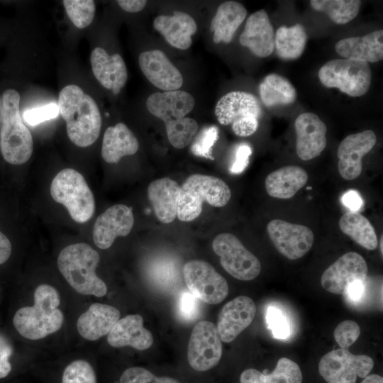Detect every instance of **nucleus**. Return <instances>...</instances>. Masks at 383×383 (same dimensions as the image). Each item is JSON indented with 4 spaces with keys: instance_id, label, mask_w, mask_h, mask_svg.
Here are the masks:
<instances>
[{
    "instance_id": "obj_1",
    "label": "nucleus",
    "mask_w": 383,
    "mask_h": 383,
    "mask_svg": "<svg viewBox=\"0 0 383 383\" xmlns=\"http://www.w3.org/2000/svg\"><path fill=\"white\" fill-rule=\"evenodd\" d=\"M60 113L66 122L70 140L85 148L98 138L101 127V116L94 99L78 86L70 84L59 94Z\"/></svg>"
},
{
    "instance_id": "obj_2",
    "label": "nucleus",
    "mask_w": 383,
    "mask_h": 383,
    "mask_svg": "<svg viewBox=\"0 0 383 383\" xmlns=\"http://www.w3.org/2000/svg\"><path fill=\"white\" fill-rule=\"evenodd\" d=\"M34 305L19 309L13 323L18 333L29 340H40L59 331L65 317L58 309L60 296L57 289L47 284L34 291Z\"/></svg>"
},
{
    "instance_id": "obj_3",
    "label": "nucleus",
    "mask_w": 383,
    "mask_h": 383,
    "mask_svg": "<svg viewBox=\"0 0 383 383\" xmlns=\"http://www.w3.org/2000/svg\"><path fill=\"white\" fill-rule=\"evenodd\" d=\"M99 253L87 243H74L63 248L57 257V267L70 285L84 295L104 296L105 282L96 274Z\"/></svg>"
},
{
    "instance_id": "obj_4",
    "label": "nucleus",
    "mask_w": 383,
    "mask_h": 383,
    "mask_svg": "<svg viewBox=\"0 0 383 383\" xmlns=\"http://www.w3.org/2000/svg\"><path fill=\"white\" fill-rule=\"evenodd\" d=\"M0 150L4 159L12 165L26 162L33 153V137L20 116V94L6 89L2 94Z\"/></svg>"
},
{
    "instance_id": "obj_5",
    "label": "nucleus",
    "mask_w": 383,
    "mask_h": 383,
    "mask_svg": "<svg viewBox=\"0 0 383 383\" xmlns=\"http://www.w3.org/2000/svg\"><path fill=\"white\" fill-rule=\"evenodd\" d=\"M231 197L229 187L220 178L192 174L180 186L177 216L182 221H194L201 214L204 201L215 207H222Z\"/></svg>"
},
{
    "instance_id": "obj_6",
    "label": "nucleus",
    "mask_w": 383,
    "mask_h": 383,
    "mask_svg": "<svg viewBox=\"0 0 383 383\" xmlns=\"http://www.w3.org/2000/svg\"><path fill=\"white\" fill-rule=\"evenodd\" d=\"M50 194L76 222L85 223L94 213V195L84 177L74 169L65 168L57 173L52 181Z\"/></svg>"
},
{
    "instance_id": "obj_7",
    "label": "nucleus",
    "mask_w": 383,
    "mask_h": 383,
    "mask_svg": "<svg viewBox=\"0 0 383 383\" xmlns=\"http://www.w3.org/2000/svg\"><path fill=\"white\" fill-rule=\"evenodd\" d=\"M214 112L221 125H231L236 135L247 137L257 131L262 109L253 94L234 91L226 94L218 101Z\"/></svg>"
},
{
    "instance_id": "obj_8",
    "label": "nucleus",
    "mask_w": 383,
    "mask_h": 383,
    "mask_svg": "<svg viewBox=\"0 0 383 383\" xmlns=\"http://www.w3.org/2000/svg\"><path fill=\"white\" fill-rule=\"evenodd\" d=\"M318 75L323 86L337 88L353 97L365 94L372 79L369 63L346 58L328 61L320 68Z\"/></svg>"
},
{
    "instance_id": "obj_9",
    "label": "nucleus",
    "mask_w": 383,
    "mask_h": 383,
    "mask_svg": "<svg viewBox=\"0 0 383 383\" xmlns=\"http://www.w3.org/2000/svg\"><path fill=\"white\" fill-rule=\"evenodd\" d=\"M215 253L220 257L223 269L235 279L250 281L261 271L257 257L250 252L233 234L222 233L212 243Z\"/></svg>"
},
{
    "instance_id": "obj_10",
    "label": "nucleus",
    "mask_w": 383,
    "mask_h": 383,
    "mask_svg": "<svg viewBox=\"0 0 383 383\" xmlns=\"http://www.w3.org/2000/svg\"><path fill=\"white\" fill-rule=\"evenodd\" d=\"M373 367L374 360L370 356L339 348L321 357L318 372L327 383H355L357 377L365 378Z\"/></svg>"
},
{
    "instance_id": "obj_11",
    "label": "nucleus",
    "mask_w": 383,
    "mask_h": 383,
    "mask_svg": "<svg viewBox=\"0 0 383 383\" xmlns=\"http://www.w3.org/2000/svg\"><path fill=\"white\" fill-rule=\"evenodd\" d=\"M183 276L189 291L205 303L219 304L228 294L226 280L207 262H187L183 267Z\"/></svg>"
},
{
    "instance_id": "obj_12",
    "label": "nucleus",
    "mask_w": 383,
    "mask_h": 383,
    "mask_svg": "<svg viewBox=\"0 0 383 383\" xmlns=\"http://www.w3.org/2000/svg\"><path fill=\"white\" fill-rule=\"evenodd\" d=\"M222 355V343L216 326L211 322L197 323L189 338L187 359L194 370L204 372L215 367Z\"/></svg>"
},
{
    "instance_id": "obj_13",
    "label": "nucleus",
    "mask_w": 383,
    "mask_h": 383,
    "mask_svg": "<svg viewBox=\"0 0 383 383\" xmlns=\"http://www.w3.org/2000/svg\"><path fill=\"white\" fill-rule=\"evenodd\" d=\"M270 240L278 252L289 260L304 256L312 248V231L303 225L274 219L267 225Z\"/></svg>"
},
{
    "instance_id": "obj_14",
    "label": "nucleus",
    "mask_w": 383,
    "mask_h": 383,
    "mask_svg": "<svg viewBox=\"0 0 383 383\" xmlns=\"http://www.w3.org/2000/svg\"><path fill=\"white\" fill-rule=\"evenodd\" d=\"M368 272L366 261L355 252L343 255L322 274L321 283L326 291L335 294H343L351 283L365 282Z\"/></svg>"
},
{
    "instance_id": "obj_15",
    "label": "nucleus",
    "mask_w": 383,
    "mask_h": 383,
    "mask_svg": "<svg viewBox=\"0 0 383 383\" xmlns=\"http://www.w3.org/2000/svg\"><path fill=\"white\" fill-rule=\"evenodd\" d=\"M376 135L372 130L350 134L345 137L338 148V172L346 180L357 178L362 170V157L374 146Z\"/></svg>"
},
{
    "instance_id": "obj_16",
    "label": "nucleus",
    "mask_w": 383,
    "mask_h": 383,
    "mask_svg": "<svg viewBox=\"0 0 383 383\" xmlns=\"http://www.w3.org/2000/svg\"><path fill=\"white\" fill-rule=\"evenodd\" d=\"M134 224L133 209L116 204L98 216L93 228V240L100 249H108L118 236H126Z\"/></svg>"
},
{
    "instance_id": "obj_17",
    "label": "nucleus",
    "mask_w": 383,
    "mask_h": 383,
    "mask_svg": "<svg viewBox=\"0 0 383 383\" xmlns=\"http://www.w3.org/2000/svg\"><path fill=\"white\" fill-rule=\"evenodd\" d=\"M294 128L298 157L307 161L320 155L327 143V127L324 122L316 114L306 112L296 118Z\"/></svg>"
},
{
    "instance_id": "obj_18",
    "label": "nucleus",
    "mask_w": 383,
    "mask_h": 383,
    "mask_svg": "<svg viewBox=\"0 0 383 383\" xmlns=\"http://www.w3.org/2000/svg\"><path fill=\"white\" fill-rule=\"evenodd\" d=\"M138 62L143 74L157 88L167 91L182 87V74L162 50L156 49L141 52Z\"/></svg>"
},
{
    "instance_id": "obj_19",
    "label": "nucleus",
    "mask_w": 383,
    "mask_h": 383,
    "mask_svg": "<svg viewBox=\"0 0 383 383\" xmlns=\"http://www.w3.org/2000/svg\"><path fill=\"white\" fill-rule=\"evenodd\" d=\"M256 313V306L252 299L239 296L226 303L221 310L217 330L222 341H233L250 325Z\"/></svg>"
},
{
    "instance_id": "obj_20",
    "label": "nucleus",
    "mask_w": 383,
    "mask_h": 383,
    "mask_svg": "<svg viewBox=\"0 0 383 383\" xmlns=\"http://www.w3.org/2000/svg\"><path fill=\"white\" fill-rule=\"evenodd\" d=\"M92 72L106 89L118 94L128 79V71L123 57L118 53L109 55L102 48H95L91 53Z\"/></svg>"
},
{
    "instance_id": "obj_21",
    "label": "nucleus",
    "mask_w": 383,
    "mask_h": 383,
    "mask_svg": "<svg viewBox=\"0 0 383 383\" xmlns=\"http://www.w3.org/2000/svg\"><path fill=\"white\" fill-rule=\"evenodd\" d=\"M240 43L259 57H266L272 53L274 49V28L264 9L248 17L240 35Z\"/></svg>"
},
{
    "instance_id": "obj_22",
    "label": "nucleus",
    "mask_w": 383,
    "mask_h": 383,
    "mask_svg": "<svg viewBox=\"0 0 383 383\" xmlns=\"http://www.w3.org/2000/svg\"><path fill=\"white\" fill-rule=\"evenodd\" d=\"M194 105L192 95L179 89L155 92L146 100L148 111L164 122L185 117L193 110Z\"/></svg>"
},
{
    "instance_id": "obj_23",
    "label": "nucleus",
    "mask_w": 383,
    "mask_h": 383,
    "mask_svg": "<svg viewBox=\"0 0 383 383\" xmlns=\"http://www.w3.org/2000/svg\"><path fill=\"white\" fill-rule=\"evenodd\" d=\"M107 342L114 348L130 346L143 350L152 345L153 337L143 327V317L139 314H131L116 323L107 335Z\"/></svg>"
},
{
    "instance_id": "obj_24",
    "label": "nucleus",
    "mask_w": 383,
    "mask_h": 383,
    "mask_svg": "<svg viewBox=\"0 0 383 383\" xmlns=\"http://www.w3.org/2000/svg\"><path fill=\"white\" fill-rule=\"evenodd\" d=\"M120 316L119 310L113 306L94 303L78 318L77 328L84 339L96 340L109 334Z\"/></svg>"
},
{
    "instance_id": "obj_25",
    "label": "nucleus",
    "mask_w": 383,
    "mask_h": 383,
    "mask_svg": "<svg viewBox=\"0 0 383 383\" xmlns=\"http://www.w3.org/2000/svg\"><path fill=\"white\" fill-rule=\"evenodd\" d=\"M153 26L170 45L180 50H187L192 45V36L197 31L194 19L179 11H174L172 16H157Z\"/></svg>"
},
{
    "instance_id": "obj_26",
    "label": "nucleus",
    "mask_w": 383,
    "mask_h": 383,
    "mask_svg": "<svg viewBox=\"0 0 383 383\" xmlns=\"http://www.w3.org/2000/svg\"><path fill=\"white\" fill-rule=\"evenodd\" d=\"M336 52L346 59L377 62L383 58V30L372 31L362 37H350L339 40Z\"/></svg>"
},
{
    "instance_id": "obj_27",
    "label": "nucleus",
    "mask_w": 383,
    "mask_h": 383,
    "mask_svg": "<svg viewBox=\"0 0 383 383\" xmlns=\"http://www.w3.org/2000/svg\"><path fill=\"white\" fill-rule=\"evenodd\" d=\"M179 192V184L169 177L155 179L149 184L148 199L160 222L170 223L176 218Z\"/></svg>"
},
{
    "instance_id": "obj_28",
    "label": "nucleus",
    "mask_w": 383,
    "mask_h": 383,
    "mask_svg": "<svg viewBox=\"0 0 383 383\" xmlns=\"http://www.w3.org/2000/svg\"><path fill=\"white\" fill-rule=\"evenodd\" d=\"M139 143L133 133L123 123L109 126L105 131L101 156L108 163H117L121 157L137 152Z\"/></svg>"
},
{
    "instance_id": "obj_29",
    "label": "nucleus",
    "mask_w": 383,
    "mask_h": 383,
    "mask_svg": "<svg viewBox=\"0 0 383 383\" xmlns=\"http://www.w3.org/2000/svg\"><path fill=\"white\" fill-rule=\"evenodd\" d=\"M307 181L308 174L304 169L288 165L268 174L265 179V189L270 196L286 199L294 196Z\"/></svg>"
},
{
    "instance_id": "obj_30",
    "label": "nucleus",
    "mask_w": 383,
    "mask_h": 383,
    "mask_svg": "<svg viewBox=\"0 0 383 383\" xmlns=\"http://www.w3.org/2000/svg\"><path fill=\"white\" fill-rule=\"evenodd\" d=\"M246 16L245 7L239 2L227 1L220 4L210 26V30L213 33V42L216 44L231 43Z\"/></svg>"
},
{
    "instance_id": "obj_31",
    "label": "nucleus",
    "mask_w": 383,
    "mask_h": 383,
    "mask_svg": "<svg viewBox=\"0 0 383 383\" xmlns=\"http://www.w3.org/2000/svg\"><path fill=\"white\" fill-rule=\"evenodd\" d=\"M240 383H301L302 374L299 366L287 357H281L269 374L249 368L242 372Z\"/></svg>"
},
{
    "instance_id": "obj_32",
    "label": "nucleus",
    "mask_w": 383,
    "mask_h": 383,
    "mask_svg": "<svg viewBox=\"0 0 383 383\" xmlns=\"http://www.w3.org/2000/svg\"><path fill=\"white\" fill-rule=\"evenodd\" d=\"M261 101L267 107L287 106L296 99V91L285 77L277 74L267 75L259 85Z\"/></svg>"
},
{
    "instance_id": "obj_33",
    "label": "nucleus",
    "mask_w": 383,
    "mask_h": 383,
    "mask_svg": "<svg viewBox=\"0 0 383 383\" xmlns=\"http://www.w3.org/2000/svg\"><path fill=\"white\" fill-rule=\"evenodd\" d=\"M340 231L362 248L373 250L378 245L375 230L369 220L358 212L344 213L339 220Z\"/></svg>"
},
{
    "instance_id": "obj_34",
    "label": "nucleus",
    "mask_w": 383,
    "mask_h": 383,
    "mask_svg": "<svg viewBox=\"0 0 383 383\" xmlns=\"http://www.w3.org/2000/svg\"><path fill=\"white\" fill-rule=\"evenodd\" d=\"M307 41V34L301 24L287 28L279 27L274 35L277 55L284 60H296L303 53Z\"/></svg>"
},
{
    "instance_id": "obj_35",
    "label": "nucleus",
    "mask_w": 383,
    "mask_h": 383,
    "mask_svg": "<svg viewBox=\"0 0 383 383\" xmlns=\"http://www.w3.org/2000/svg\"><path fill=\"white\" fill-rule=\"evenodd\" d=\"M361 1L359 0H311L313 9L325 13L337 24H345L357 15Z\"/></svg>"
},
{
    "instance_id": "obj_36",
    "label": "nucleus",
    "mask_w": 383,
    "mask_h": 383,
    "mask_svg": "<svg viewBox=\"0 0 383 383\" xmlns=\"http://www.w3.org/2000/svg\"><path fill=\"white\" fill-rule=\"evenodd\" d=\"M165 123L168 140L177 149L184 148L192 142L199 128L198 123L194 118L186 116L171 119Z\"/></svg>"
},
{
    "instance_id": "obj_37",
    "label": "nucleus",
    "mask_w": 383,
    "mask_h": 383,
    "mask_svg": "<svg viewBox=\"0 0 383 383\" xmlns=\"http://www.w3.org/2000/svg\"><path fill=\"white\" fill-rule=\"evenodd\" d=\"M66 13L78 28L89 26L94 17L95 3L92 0H64Z\"/></svg>"
},
{
    "instance_id": "obj_38",
    "label": "nucleus",
    "mask_w": 383,
    "mask_h": 383,
    "mask_svg": "<svg viewBox=\"0 0 383 383\" xmlns=\"http://www.w3.org/2000/svg\"><path fill=\"white\" fill-rule=\"evenodd\" d=\"M62 383H96V377L89 362L84 360H77L65 368Z\"/></svg>"
},
{
    "instance_id": "obj_39",
    "label": "nucleus",
    "mask_w": 383,
    "mask_h": 383,
    "mask_svg": "<svg viewBox=\"0 0 383 383\" xmlns=\"http://www.w3.org/2000/svg\"><path fill=\"white\" fill-rule=\"evenodd\" d=\"M218 139V129L216 126H209L202 129L192 144V152L199 157L213 160L211 148Z\"/></svg>"
},
{
    "instance_id": "obj_40",
    "label": "nucleus",
    "mask_w": 383,
    "mask_h": 383,
    "mask_svg": "<svg viewBox=\"0 0 383 383\" xmlns=\"http://www.w3.org/2000/svg\"><path fill=\"white\" fill-rule=\"evenodd\" d=\"M119 383H180L168 377H157L148 370L133 367L126 369L121 374Z\"/></svg>"
},
{
    "instance_id": "obj_41",
    "label": "nucleus",
    "mask_w": 383,
    "mask_h": 383,
    "mask_svg": "<svg viewBox=\"0 0 383 383\" xmlns=\"http://www.w3.org/2000/svg\"><path fill=\"white\" fill-rule=\"evenodd\" d=\"M266 322L274 338L287 339L290 335V326L287 316L278 308L270 306L266 311Z\"/></svg>"
},
{
    "instance_id": "obj_42",
    "label": "nucleus",
    "mask_w": 383,
    "mask_h": 383,
    "mask_svg": "<svg viewBox=\"0 0 383 383\" xmlns=\"http://www.w3.org/2000/svg\"><path fill=\"white\" fill-rule=\"evenodd\" d=\"M360 328L357 323L346 320L340 323L334 331V338L340 348L348 349L359 338Z\"/></svg>"
},
{
    "instance_id": "obj_43",
    "label": "nucleus",
    "mask_w": 383,
    "mask_h": 383,
    "mask_svg": "<svg viewBox=\"0 0 383 383\" xmlns=\"http://www.w3.org/2000/svg\"><path fill=\"white\" fill-rule=\"evenodd\" d=\"M60 113L57 104L51 103L28 109L23 113L24 121L30 126H35L45 121L56 118Z\"/></svg>"
},
{
    "instance_id": "obj_44",
    "label": "nucleus",
    "mask_w": 383,
    "mask_h": 383,
    "mask_svg": "<svg viewBox=\"0 0 383 383\" xmlns=\"http://www.w3.org/2000/svg\"><path fill=\"white\" fill-rule=\"evenodd\" d=\"M179 313L185 321L194 320L199 313V299L189 291L181 293L178 303Z\"/></svg>"
},
{
    "instance_id": "obj_45",
    "label": "nucleus",
    "mask_w": 383,
    "mask_h": 383,
    "mask_svg": "<svg viewBox=\"0 0 383 383\" xmlns=\"http://www.w3.org/2000/svg\"><path fill=\"white\" fill-rule=\"evenodd\" d=\"M252 154L250 146L246 143L240 144L235 152V160L230 170L233 174H240L244 171L249 164V158Z\"/></svg>"
},
{
    "instance_id": "obj_46",
    "label": "nucleus",
    "mask_w": 383,
    "mask_h": 383,
    "mask_svg": "<svg viewBox=\"0 0 383 383\" xmlns=\"http://www.w3.org/2000/svg\"><path fill=\"white\" fill-rule=\"evenodd\" d=\"M13 353L12 347L8 340L0 335V379L9 375L11 370L9 358Z\"/></svg>"
},
{
    "instance_id": "obj_47",
    "label": "nucleus",
    "mask_w": 383,
    "mask_h": 383,
    "mask_svg": "<svg viewBox=\"0 0 383 383\" xmlns=\"http://www.w3.org/2000/svg\"><path fill=\"white\" fill-rule=\"evenodd\" d=\"M343 204L350 210L357 212L364 205V201L360 194L355 190H348L342 196Z\"/></svg>"
},
{
    "instance_id": "obj_48",
    "label": "nucleus",
    "mask_w": 383,
    "mask_h": 383,
    "mask_svg": "<svg viewBox=\"0 0 383 383\" xmlns=\"http://www.w3.org/2000/svg\"><path fill=\"white\" fill-rule=\"evenodd\" d=\"M365 289V282L356 281L347 287L343 294L348 300L357 302L362 299Z\"/></svg>"
},
{
    "instance_id": "obj_49",
    "label": "nucleus",
    "mask_w": 383,
    "mask_h": 383,
    "mask_svg": "<svg viewBox=\"0 0 383 383\" xmlns=\"http://www.w3.org/2000/svg\"><path fill=\"white\" fill-rule=\"evenodd\" d=\"M117 3L123 11L136 13L144 9L147 1L145 0H118Z\"/></svg>"
},
{
    "instance_id": "obj_50",
    "label": "nucleus",
    "mask_w": 383,
    "mask_h": 383,
    "mask_svg": "<svg viewBox=\"0 0 383 383\" xmlns=\"http://www.w3.org/2000/svg\"><path fill=\"white\" fill-rule=\"evenodd\" d=\"M11 253V244L8 238L0 232V265L4 263Z\"/></svg>"
},
{
    "instance_id": "obj_51",
    "label": "nucleus",
    "mask_w": 383,
    "mask_h": 383,
    "mask_svg": "<svg viewBox=\"0 0 383 383\" xmlns=\"http://www.w3.org/2000/svg\"><path fill=\"white\" fill-rule=\"evenodd\" d=\"M361 383H383V378L377 374H368Z\"/></svg>"
},
{
    "instance_id": "obj_52",
    "label": "nucleus",
    "mask_w": 383,
    "mask_h": 383,
    "mask_svg": "<svg viewBox=\"0 0 383 383\" xmlns=\"http://www.w3.org/2000/svg\"><path fill=\"white\" fill-rule=\"evenodd\" d=\"M2 99L0 97V124H1V117H2Z\"/></svg>"
},
{
    "instance_id": "obj_53",
    "label": "nucleus",
    "mask_w": 383,
    "mask_h": 383,
    "mask_svg": "<svg viewBox=\"0 0 383 383\" xmlns=\"http://www.w3.org/2000/svg\"><path fill=\"white\" fill-rule=\"evenodd\" d=\"M379 243H380V245H379V246H380V251H381V254H382H382H383V248H382V244H383V235L381 236Z\"/></svg>"
},
{
    "instance_id": "obj_54",
    "label": "nucleus",
    "mask_w": 383,
    "mask_h": 383,
    "mask_svg": "<svg viewBox=\"0 0 383 383\" xmlns=\"http://www.w3.org/2000/svg\"><path fill=\"white\" fill-rule=\"evenodd\" d=\"M306 189H312V187H307Z\"/></svg>"
}]
</instances>
